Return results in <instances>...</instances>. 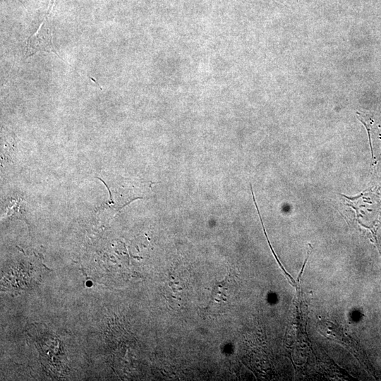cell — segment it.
<instances>
[{
  "instance_id": "7a4b0ae2",
  "label": "cell",
  "mask_w": 381,
  "mask_h": 381,
  "mask_svg": "<svg viewBox=\"0 0 381 381\" xmlns=\"http://www.w3.org/2000/svg\"><path fill=\"white\" fill-rule=\"evenodd\" d=\"M318 328L322 335L325 337L331 338L336 340L337 342L341 343L349 349L353 351L354 353L361 356V352H359V348L356 343L349 336H346V333L339 327H337L334 323L327 320H320L318 323Z\"/></svg>"
},
{
  "instance_id": "6da1fadb",
  "label": "cell",
  "mask_w": 381,
  "mask_h": 381,
  "mask_svg": "<svg viewBox=\"0 0 381 381\" xmlns=\"http://www.w3.org/2000/svg\"><path fill=\"white\" fill-rule=\"evenodd\" d=\"M39 51L52 52L57 55L52 44V31L44 25L40 26L28 40L25 51L26 56H30Z\"/></svg>"
}]
</instances>
